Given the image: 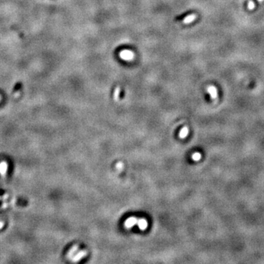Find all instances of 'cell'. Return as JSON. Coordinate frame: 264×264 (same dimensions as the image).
Here are the masks:
<instances>
[{"mask_svg":"<svg viewBox=\"0 0 264 264\" xmlns=\"http://www.w3.org/2000/svg\"><path fill=\"white\" fill-rule=\"evenodd\" d=\"M87 252L85 250H79L78 245H75L69 250L68 253V258L73 262H78L87 256Z\"/></svg>","mask_w":264,"mask_h":264,"instance_id":"cell-1","label":"cell"},{"mask_svg":"<svg viewBox=\"0 0 264 264\" xmlns=\"http://www.w3.org/2000/svg\"><path fill=\"white\" fill-rule=\"evenodd\" d=\"M119 56L122 59L125 61H131L134 58V54L132 51L128 49L122 50L119 54Z\"/></svg>","mask_w":264,"mask_h":264,"instance_id":"cell-2","label":"cell"},{"mask_svg":"<svg viewBox=\"0 0 264 264\" xmlns=\"http://www.w3.org/2000/svg\"><path fill=\"white\" fill-rule=\"evenodd\" d=\"M137 221L138 219H136V217H134V216H131V217L128 218L124 222V226H125L126 228L130 229L131 227H133L134 226L137 224Z\"/></svg>","mask_w":264,"mask_h":264,"instance_id":"cell-3","label":"cell"},{"mask_svg":"<svg viewBox=\"0 0 264 264\" xmlns=\"http://www.w3.org/2000/svg\"><path fill=\"white\" fill-rule=\"evenodd\" d=\"M207 91H208V93H209L211 97L213 99H216L218 97L217 90H216V88L214 86H212V85L208 86V88H207Z\"/></svg>","mask_w":264,"mask_h":264,"instance_id":"cell-4","label":"cell"},{"mask_svg":"<svg viewBox=\"0 0 264 264\" xmlns=\"http://www.w3.org/2000/svg\"><path fill=\"white\" fill-rule=\"evenodd\" d=\"M137 225L139 230L141 231H145L148 226V222L145 219H139L137 221Z\"/></svg>","mask_w":264,"mask_h":264,"instance_id":"cell-5","label":"cell"},{"mask_svg":"<svg viewBox=\"0 0 264 264\" xmlns=\"http://www.w3.org/2000/svg\"><path fill=\"white\" fill-rule=\"evenodd\" d=\"M189 133V129L187 126H184V128H181V130L179 132V137L181 139H185L188 136Z\"/></svg>","mask_w":264,"mask_h":264,"instance_id":"cell-6","label":"cell"},{"mask_svg":"<svg viewBox=\"0 0 264 264\" xmlns=\"http://www.w3.org/2000/svg\"><path fill=\"white\" fill-rule=\"evenodd\" d=\"M196 18H197V15L196 14L189 15V16H186V17L184 18V19L183 20V22H184V24H190V23H192V21H194V20L196 19Z\"/></svg>","mask_w":264,"mask_h":264,"instance_id":"cell-7","label":"cell"},{"mask_svg":"<svg viewBox=\"0 0 264 264\" xmlns=\"http://www.w3.org/2000/svg\"><path fill=\"white\" fill-rule=\"evenodd\" d=\"M201 158L202 155L200 153L196 152L192 155V159L193 161H194V162H198V161H200L201 159Z\"/></svg>","mask_w":264,"mask_h":264,"instance_id":"cell-8","label":"cell"},{"mask_svg":"<svg viewBox=\"0 0 264 264\" xmlns=\"http://www.w3.org/2000/svg\"><path fill=\"white\" fill-rule=\"evenodd\" d=\"M120 87H117L115 90V93H114V99L116 101H118L119 99V96H120Z\"/></svg>","mask_w":264,"mask_h":264,"instance_id":"cell-9","label":"cell"},{"mask_svg":"<svg viewBox=\"0 0 264 264\" xmlns=\"http://www.w3.org/2000/svg\"><path fill=\"white\" fill-rule=\"evenodd\" d=\"M116 168H117V170H120V171L123 170V169L124 168V164H123V162H117V163L116 164Z\"/></svg>","mask_w":264,"mask_h":264,"instance_id":"cell-10","label":"cell"},{"mask_svg":"<svg viewBox=\"0 0 264 264\" xmlns=\"http://www.w3.org/2000/svg\"><path fill=\"white\" fill-rule=\"evenodd\" d=\"M254 8V3L253 1L250 0L248 3V9L249 10H253Z\"/></svg>","mask_w":264,"mask_h":264,"instance_id":"cell-11","label":"cell"},{"mask_svg":"<svg viewBox=\"0 0 264 264\" xmlns=\"http://www.w3.org/2000/svg\"><path fill=\"white\" fill-rule=\"evenodd\" d=\"M258 2H262L263 1V0H258Z\"/></svg>","mask_w":264,"mask_h":264,"instance_id":"cell-12","label":"cell"}]
</instances>
